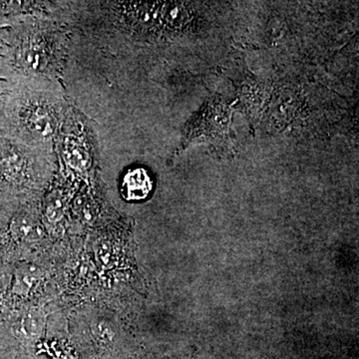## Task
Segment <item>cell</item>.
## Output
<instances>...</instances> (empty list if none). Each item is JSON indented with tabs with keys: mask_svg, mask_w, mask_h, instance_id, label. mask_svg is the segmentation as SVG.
I'll return each instance as SVG.
<instances>
[{
	"mask_svg": "<svg viewBox=\"0 0 359 359\" xmlns=\"http://www.w3.org/2000/svg\"><path fill=\"white\" fill-rule=\"evenodd\" d=\"M152 180L147 171L141 168L130 171L123 182V188L129 200L146 199L152 191Z\"/></svg>",
	"mask_w": 359,
	"mask_h": 359,
	"instance_id": "6da1fadb",
	"label": "cell"
},
{
	"mask_svg": "<svg viewBox=\"0 0 359 359\" xmlns=\"http://www.w3.org/2000/svg\"><path fill=\"white\" fill-rule=\"evenodd\" d=\"M42 271L39 266L25 264L16 269L13 275V292L18 294H26L39 283Z\"/></svg>",
	"mask_w": 359,
	"mask_h": 359,
	"instance_id": "7a4b0ae2",
	"label": "cell"
},
{
	"mask_svg": "<svg viewBox=\"0 0 359 359\" xmlns=\"http://www.w3.org/2000/svg\"><path fill=\"white\" fill-rule=\"evenodd\" d=\"M11 229L14 238L25 242H36L43 236V228L39 222L28 216L14 219Z\"/></svg>",
	"mask_w": 359,
	"mask_h": 359,
	"instance_id": "3957f363",
	"label": "cell"
},
{
	"mask_svg": "<svg viewBox=\"0 0 359 359\" xmlns=\"http://www.w3.org/2000/svg\"><path fill=\"white\" fill-rule=\"evenodd\" d=\"M25 160L20 153L4 148L0 150V174L8 179H18L22 173Z\"/></svg>",
	"mask_w": 359,
	"mask_h": 359,
	"instance_id": "277c9868",
	"label": "cell"
},
{
	"mask_svg": "<svg viewBox=\"0 0 359 359\" xmlns=\"http://www.w3.org/2000/svg\"><path fill=\"white\" fill-rule=\"evenodd\" d=\"M43 318L37 311H32L21 318L16 325V332L25 339H34L41 334Z\"/></svg>",
	"mask_w": 359,
	"mask_h": 359,
	"instance_id": "5b68a950",
	"label": "cell"
},
{
	"mask_svg": "<svg viewBox=\"0 0 359 359\" xmlns=\"http://www.w3.org/2000/svg\"><path fill=\"white\" fill-rule=\"evenodd\" d=\"M11 283V276L4 269H0V294L6 292Z\"/></svg>",
	"mask_w": 359,
	"mask_h": 359,
	"instance_id": "8992f818",
	"label": "cell"
},
{
	"mask_svg": "<svg viewBox=\"0 0 359 359\" xmlns=\"http://www.w3.org/2000/svg\"><path fill=\"white\" fill-rule=\"evenodd\" d=\"M62 359H70V358H62Z\"/></svg>",
	"mask_w": 359,
	"mask_h": 359,
	"instance_id": "52a82bcc",
	"label": "cell"
}]
</instances>
